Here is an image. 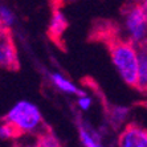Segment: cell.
<instances>
[{"mask_svg": "<svg viewBox=\"0 0 147 147\" xmlns=\"http://www.w3.org/2000/svg\"><path fill=\"white\" fill-rule=\"evenodd\" d=\"M139 92L147 93V47L139 48V64L135 86Z\"/></svg>", "mask_w": 147, "mask_h": 147, "instance_id": "cell-10", "label": "cell"}, {"mask_svg": "<svg viewBox=\"0 0 147 147\" xmlns=\"http://www.w3.org/2000/svg\"><path fill=\"white\" fill-rule=\"evenodd\" d=\"M48 80H49V82H51V85L53 86L56 90H58V92L62 93V94H66V96L77 97L78 94H81V93L84 92L76 82H73L69 77H66V76L61 72H56V70L49 72Z\"/></svg>", "mask_w": 147, "mask_h": 147, "instance_id": "cell-6", "label": "cell"}, {"mask_svg": "<svg viewBox=\"0 0 147 147\" xmlns=\"http://www.w3.org/2000/svg\"><path fill=\"white\" fill-rule=\"evenodd\" d=\"M16 25V15L7 4H0V29L11 31Z\"/></svg>", "mask_w": 147, "mask_h": 147, "instance_id": "cell-11", "label": "cell"}, {"mask_svg": "<svg viewBox=\"0 0 147 147\" xmlns=\"http://www.w3.org/2000/svg\"><path fill=\"white\" fill-rule=\"evenodd\" d=\"M110 61L127 86L134 88L138 76V64H139V48L122 36L113 37L109 41Z\"/></svg>", "mask_w": 147, "mask_h": 147, "instance_id": "cell-1", "label": "cell"}, {"mask_svg": "<svg viewBox=\"0 0 147 147\" xmlns=\"http://www.w3.org/2000/svg\"><path fill=\"white\" fill-rule=\"evenodd\" d=\"M78 139L82 147H105L96 131L84 122L78 123Z\"/></svg>", "mask_w": 147, "mask_h": 147, "instance_id": "cell-9", "label": "cell"}, {"mask_svg": "<svg viewBox=\"0 0 147 147\" xmlns=\"http://www.w3.org/2000/svg\"><path fill=\"white\" fill-rule=\"evenodd\" d=\"M16 147H40L37 143V140H25V142H20Z\"/></svg>", "mask_w": 147, "mask_h": 147, "instance_id": "cell-15", "label": "cell"}, {"mask_svg": "<svg viewBox=\"0 0 147 147\" xmlns=\"http://www.w3.org/2000/svg\"><path fill=\"white\" fill-rule=\"evenodd\" d=\"M16 138H19V135L15 131V129L7 121L3 119L0 122V140H12Z\"/></svg>", "mask_w": 147, "mask_h": 147, "instance_id": "cell-14", "label": "cell"}, {"mask_svg": "<svg viewBox=\"0 0 147 147\" xmlns=\"http://www.w3.org/2000/svg\"><path fill=\"white\" fill-rule=\"evenodd\" d=\"M118 147H147V129L139 123H127L121 129Z\"/></svg>", "mask_w": 147, "mask_h": 147, "instance_id": "cell-5", "label": "cell"}, {"mask_svg": "<svg viewBox=\"0 0 147 147\" xmlns=\"http://www.w3.org/2000/svg\"><path fill=\"white\" fill-rule=\"evenodd\" d=\"M131 109L125 105H115L111 106L107 111V121L114 129H122L125 125L129 123Z\"/></svg>", "mask_w": 147, "mask_h": 147, "instance_id": "cell-7", "label": "cell"}, {"mask_svg": "<svg viewBox=\"0 0 147 147\" xmlns=\"http://www.w3.org/2000/svg\"><path fill=\"white\" fill-rule=\"evenodd\" d=\"M121 31L122 37L138 48L147 47V13L139 3H131L123 9Z\"/></svg>", "mask_w": 147, "mask_h": 147, "instance_id": "cell-3", "label": "cell"}, {"mask_svg": "<svg viewBox=\"0 0 147 147\" xmlns=\"http://www.w3.org/2000/svg\"><path fill=\"white\" fill-rule=\"evenodd\" d=\"M66 28H68V19H66L65 13L61 9H53L48 24V32L51 37L55 40L61 37L64 32L66 31Z\"/></svg>", "mask_w": 147, "mask_h": 147, "instance_id": "cell-8", "label": "cell"}, {"mask_svg": "<svg viewBox=\"0 0 147 147\" xmlns=\"http://www.w3.org/2000/svg\"><path fill=\"white\" fill-rule=\"evenodd\" d=\"M37 143L40 147H61L58 138L51 131H41L38 133Z\"/></svg>", "mask_w": 147, "mask_h": 147, "instance_id": "cell-12", "label": "cell"}, {"mask_svg": "<svg viewBox=\"0 0 147 147\" xmlns=\"http://www.w3.org/2000/svg\"><path fill=\"white\" fill-rule=\"evenodd\" d=\"M19 53L11 31L0 29V70H16Z\"/></svg>", "mask_w": 147, "mask_h": 147, "instance_id": "cell-4", "label": "cell"}, {"mask_svg": "<svg viewBox=\"0 0 147 147\" xmlns=\"http://www.w3.org/2000/svg\"><path fill=\"white\" fill-rule=\"evenodd\" d=\"M15 129L19 137L34 135L42 131L44 118L40 107L32 101L20 99L15 102L3 118Z\"/></svg>", "mask_w": 147, "mask_h": 147, "instance_id": "cell-2", "label": "cell"}, {"mask_svg": "<svg viewBox=\"0 0 147 147\" xmlns=\"http://www.w3.org/2000/svg\"><path fill=\"white\" fill-rule=\"evenodd\" d=\"M138 3L140 4V7L143 8V11H144V12H146V13H147V0H139Z\"/></svg>", "mask_w": 147, "mask_h": 147, "instance_id": "cell-16", "label": "cell"}, {"mask_svg": "<svg viewBox=\"0 0 147 147\" xmlns=\"http://www.w3.org/2000/svg\"><path fill=\"white\" fill-rule=\"evenodd\" d=\"M93 102H94L93 97L86 92H82L81 94H78V96L76 97V106L82 113H88L93 107Z\"/></svg>", "mask_w": 147, "mask_h": 147, "instance_id": "cell-13", "label": "cell"}]
</instances>
